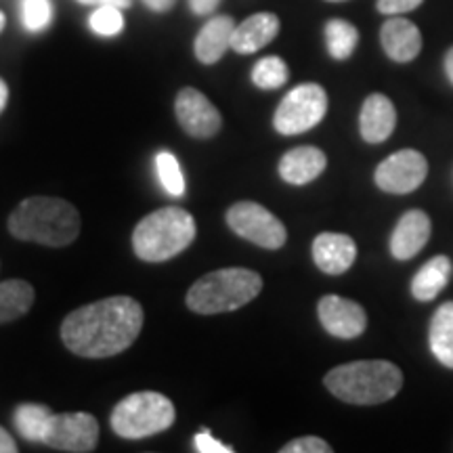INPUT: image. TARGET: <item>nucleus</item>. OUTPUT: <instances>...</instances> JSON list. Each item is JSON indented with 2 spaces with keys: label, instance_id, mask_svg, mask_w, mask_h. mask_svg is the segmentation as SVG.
<instances>
[{
  "label": "nucleus",
  "instance_id": "19",
  "mask_svg": "<svg viewBox=\"0 0 453 453\" xmlns=\"http://www.w3.org/2000/svg\"><path fill=\"white\" fill-rule=\"evenodd\" d=\"M235 21L229 15H219L212 17L206 26L202 27L200 34L196 36L194 50L196 57L202 64L212 65L217 64L226 53V49H231V38H234Z\"/></svg>",
  "mask_w": 453,
  "mask_h": 453
},
{
  "label": "nucleus",
  "instance_id": "37",
  "mask_svg": "<svg viewBox=\"0 0 453 453\" xmlns=\"http://www.w3.org/2000/svg\"><path fill=\"white\" fill-rule=\"evenodd\" d=\"M445 73L449 78V82L453 84V47L445 53Z\"/></svg>",
  "mask_w": 453,
  "mask_h": 453
},
{
  "label": "nucleus",
  "instance_id": "8",
  "mask_svg": "<svg viewBox=\"0 0 453 453\" xmlns=\"http://www.w3.org/2000/svg\"><path fill=\"white\" fill-rule=\"evenodd\" d=\"M231 231L267 250H280L288 240V231L273 212L257 202H240L226 211Z\"/></svg>",
  "mask_w": 453,
  "mask_h": 453
},
{
  "label": "nucleus",
  "instance_id": "32",
  "mask_svg": "<svg viewBox=\"0 0 453 453\" xmlns=\"http://www.w3.org/2000/svg\"><path fill=\"white\" fill-rule=\"evenodd\" d=\"M220 0H189V9L196 15H211L219 7Z\"/></svg>",
  "mask_w": 453,
  "mask_h": 453
},
{
  "label": "nucleus",
  "instance_id": "4",
  "mask_svg": "<svg viewBox=\"0 0 453 453\" xmlns=\"http://www.w3.org/2000/svg\"><path fill=\"white\" fill-rule=\"evenodd\" d=\"M196 220L183 208H160L147 214L133 231V250L145 263L179 257L196 240Z\"/></svg>",
  "mask_w": 453,
  "mask_h": 453
},
{
  "label": "nucleus",
  "instance_id": "9",
  "mask_svg": "<svg viewBox=\"0 0 453 453\" xmlns=\"http://www.w3.org/2000/svg\"><path fill=\"white\" fill-rule=\"evenodd\" d=\"M428 177V160L418 150H401L378 164L373 180L382 191L405 196L416 191Z\"/></svg>",
  "mask_w": 453,
  "mask_h": 453
},
{
  "label": "nucleus",
  "instance_id": "28",
  "mask_svg": "<svg viewBox=\"0 0 453 453\" xmlns=\"http://www.w3.org/2000/svg\"><path fill=\"white\" fill-rule=\"evenodd\" d=\"M124 27V17L118 7H99L90 15V30L99 36H116Z\"/></svg>",
  "mask_w": 453,
  "mask_h": 453
},
{
  "label": "nucleus",
  "instance_id": "24",
  "mask_svg": "<svg viewBox=\"0 0 453 453\" xmlns=\"http://www.w3.org/2000/svg\"><path fill=\"white\" fill-rule=\"evenodd\" d=\"M359 42V30L344 19H330L326 24V47L336 61L349 59Z\"/></svg>",
  "mask_w": 453,
  "mask_h": 453
},
{
  "label": "nucleus",
  "instance_id": "36",
  "mask_svg": "<svg viewBox=\"0 0 453 453\" xmlns=\"http://www.w3.org/2000/svg\"><path fill=\"white\" fill-rule=\"evenodd\" d=\"M7 101H9V87L7 82L0 78V113H3L4 107H7Z\"/></svg>",
  "mask_w": 453,
  "mask_h": 453
},
{
  "label": "nucleus",
  "instance_id": "35",
  "mask_svg": "<svg viewBox=\"0 0 453 453\" xmlns=\"http://www.w3.org/2000/svg\"><path fill=\"white\" fill-rule=\"evenodd\" d=\"M143 3L151 11H156V13H166V11L174 7V3H177V0H143Z\"/></svg>",
  "mask_w": 453,
  "mask_h": 453
},
{
  "label": "nucleus",
  "instance_id": "3",
  "mask_svg": "<svg viewBox=\"0 0 453 453\" xmlns=\"http://www.w3.org/2000/svg\"><path fill=\"white\" fill-rule=\"evenodd\" d=\"M326 388L350 405H380L403 388V372L384 359H361L326 373Z\"/></svg>",
  "mask_w": 453,
  "mask_h": 453
},
{
  "label": "nucleus",
  "instance_id": "39",
  "mask_svg": "<svg viewBox=\"0 0 453 453\" xmlns=\"http://www.w3.org/2000/svg\"><path fill=\"white\" fill-rule=\"evenodd\" d=\"M327 3H344V0H327Z\"/></svg>",
  "mask_w": 453,
  "mask_h": 453
},
{
  "label": "nucleus",
  "instance_id": "18",
  "mask_svg": "<svg viewBox=\"0 0 453 453\" xmlns=\"http://www.w3.org/2000/svg\"><path fill=\"white\" fill-rule=\"evenodd\" d=\"M327 157L321 150L311 145L294 147L280 160V177L290 185H307L324 173Z\"/></svg>",
  "mask_w": 453,
  "mask_h": 453
},
{
  "label": "nucleus",
  "instance_id": "20",
  "mask_svg": "<svg viewBox=\"0 0 453 453\" xmlns=\"http://www.w3.org/2000/svg\"><path fill=\"white\" fill-rule=\"evenodd\" d=\"M453 277V265L445 254L433 257L422 265L411 280V296L420 303H430L445 290Z\"/></svg>",
  "mask_w": 453,
  "mask_h": 453
},
{
  "label": "nucleus",
  "instance_id": "31",
  "mask_svg": "<svg viewBox=\"0 0 453 453\" xmlns=\"http://www.w3.org/2000/svg\"><path fill=\"white\" fill-rule=\"evenodd\" d=\"M194 445H196V451L200 453H231L234 449L231 447H226L220 443L212 437L211 433H200L197 437L194 439Z\"/></svg>",
  "mask_w": 453,
  "mask_h": 453
},
{
  "label": "nucleus",
  "instance_id": "38",
  "mask_svg": "<svg viewBox=\"0 0 453 453\" xmlns=\"http://www.w3.org/2000/svg\"><path fill=\"white\" fill-rule=\"evenodd\" d=\"M4 24H7V17H4V13H3V11H0V32H3V27H4Z\"/></svg>",
  "mask_w": 453,
  "mask_h": 453
},
{
  "label": "nucleus",
  "instance_id": "15",
  "mask_svg": "<svg viewBox=\"0 0 453 453\" xmlns=\"http://www.w3.org/2000/svg\"><path fill=\"white\" fill-rule=\"evenodd\" d=\"M357 258V243L344 234H319L313 242V260L317 269L326 275H342L353 267Z\"/></svg>",
  "mask_w": 453,
  "mask_h": 453
},
{
  "label": "nucleus",
  "instance_id": "30",
  "mask_svg": "<svg viewBox=\"0 0 453 453\" xmlns=\"http://www.w3.org/2000/svg\"><path fill=\"white\" fill-rule=\"evenodd\" d=\"M424 0H376V9L380 11L382 15H403L410 13V11H416Z\"/></svg>",
  "mask_w": 453,
  "mask_h": 453
},
{
  "label": "nucleus",
  "instance_id": "6",
  "mask_svg": "<svg viewBox=\"0 0 453 453\" xmlns=\"http://www.w3.org/2000/svg\"><path fill=\"white\" fill-rule=\"evenodd\" d=\"M177 411L173 401L162 393L143 390L133 393L113 407L110 424L122 439H145L164 433L174 424Z\"/></svg>",
  "mask_w": 453,
  "mask_h": 453
},
{
  "label": "nucleus",
  "instance_id": "7",
  "mask_svg": "<svg viewBox=\"0 0 453 453\" xmlns=\"http://www.w3.org/2000/svg\"><path fill=\"white\" fill-rule=\"evenodd\" d=\"M327 93L324 87L315 82L300 84L292 88L281 104L277 105L273 116V127L280 134L294 137L317 127L326 118Z\"/></svg>",
  "mask_w": 453,
  "mask_h": 453
},
{
  "label": "nucleus",
  "instance_id": "25",
  "mask_svg": "<svg viewBox=\"0 0 453 453\" xmlns=\"http://www.w3.org/2000/svg\"><path fill=\"white\" fill-rule=\"evenodd\" d=\"M288 76H290V72H288L286 61L275 55L263 57V59L257 61V65L252 67V82L263 90L281 88L283 84L288 82Z\"/></svg>",
  "mask_w": 453,
  "mask_h": 453
},
{
  "label": "nucleus",
  "instance_id": "16",
  "mask_svg": "<svg viewBox=\"0 0 453 453\" xmlns=\"http://www.w3.org/2000/svg\"><path fill=\"white\" fill-rule=\"evenodd\" d=\"M396 127V110L387 95L373 93L364 101L359 113V133L365 143H384Z\"/></svg>",
  "mask_w": 453,
  "mask_h": 453
},
{
  "label": "nucleus",
  "instance_id": "17",
  "mask_svg": "<svg viewBox=\"0 0 453 453\" xmlns=\"http://www.w3.org/2000/svg\"><path fill=\"white\" fill-rule=\"evenodd\" d=\"M280 34V17L275 13H257L235 26L231 49L240 55H252L273 42Z\"/></svg>",
  "mask_w": 453,
  "mask_h": 453
},
{
  "label": "nucleus",
  "instance_id": "5",
  "mask_svg": "<svg viewBox=\"0 0 453 453\" xmlns=\"http://www.w3.org/2000/svg\"><path fill=\"white\" fill-rule=\"evenodd\" d=\"M263 290V277L250 269H220L203 275L187 292V307L197 315L231 313L252 303Z\"/></svg>",
  "mask_w": 453,
  "mask_h": 453
},
{
  "label": "nucleus",
  "instance_id": "26",
  "mask_svg": "<svg viewBox=\"0 0 453 453\" xmlns=\"http://www.w3.org/2000/svg\"><path fill=\"white\" fill-rule=\"evenodd\" d=\"M156 168H157V177H160V183L164 189H166L168 196L179 197L185 194V177L177 157L168 154V151H160L156 157Z\"/></svg>",
  "mask_w": 453,
  "mask_h": 453
},
{
  "label": "nucleus",
  "instance_id": "11",
  "mask_svg": "<svg viewBox=\"0 0 453 453\" xmlns=\"http://www.w3.org/2000/svg\"><path fill=\"white\" fill-rule=\"evenodd\" d=\"M174 113L187 134L194 139H212L223 127V118L206 95L187 87L177 95Z\"/></svg>",
  "mask_w": 453,
  "mask_h": 453
},
{
  "label": "nucleus",
  "instance_id": "13",
  "mask_svg": "<svg viewBox=\"0 0 453 453\" xmlns=\"http://www.w3.org/2000/svg\"><path fill=\"white\" fill-rule=\"evenodd\" d=\"M433 234V223L424 211H407L390 235V254L396 260H410L424 250Z\"/></svg>",
  "mask_w": 453,
  "mask_h": 453
},
{
  "label": "nucleus",
  "instance_id": "14",
  "mask_svg": "<svg viewBox=\"0 0 453 453\" xmlns=\"http://www.w3.org/2000/svg\"><path fill=\"white\" fill-rule=\"evenodd\" d=\"M380 44L388 59L396 61V64H410L422 50V32L413 21L401 15H393L388 21H384Z\"/></svg>",
  "mask_w": 453,
  "mask_h": 453
},
{
  "label": "nucleus",
  "instance_id": "1",
  "mask_svg": "<svg viewBox=\"0 0 453 453\" xmlns=\"http://www.w3.org/2000/svg\"><path fill=\"white\" fill-rule=\"evenodd\" d=\"M143 309L130 296H111L72 311L61 324V340L73 355L107 359L120 355L139 336Z\"/></svg>",
  "mask_w": 453,
  "mask_h": 453
},
{
  "label": "nucleus",
  "instance_id": "21",
  "mask_svg": "<svg viewBox=\"0 0 453 453\" xmlns=\"http://www.w3.org/2000/svg\"><path fill=\"white\" fill-rule=\"evenodd\" d=\"M430 353L441 365L453 370V300L441 304L430 319Z\"/></svg>",
  "mask_w": 453,
  "mask_h": 453
},
{
  "label": "nucleus",
  "instance_id": "27",
  "mask_svg": "<svg viewBox=\"0 0 453 453\" xmlns=\"http://www.w3.org/2000/svg\"><path fill=\"white\" fill-rule=\"evenodd\" d=\"M53 9L49 0H24L21 4V19L30 32H41L50 24Z\"/></svg>",
  "mask_w": 453,
  "mask_h": 453
},
{
  "label": "nucleus",
  "instance_id": "29",
  "mask_svg": "<svg viewBox=\"0 0 453 453\" xmlns=\"http://www.w3.org/2000/svg\"><path fill=\"white\" fill-rule=\"evenodd\" d=\"M281 453H332V447L319 437H300L283 445Z\"/></svg>",
  "mask_w": 453,
  "mask_h": 453
},
{
  "label": "nucleus",
  "instance_id": "23",
  "mask_svg": "<svg viewBox=\"0 0 453 453\" xmlns=\"http://www.w3.org/2000/svg\"><path fill=\"white\" fill-rule=\"evenodd\" d=\"M53 416L55 413H50L49 407L36 405V403H24L15 410L13 424L26 441H32V443H44V441H47Z\"/></svg>",
  "mask_w": 453,
  "mask_h": 453
},
{
  "label": "nucleus",
  "instance_id": "22",
  "mask_svg": "<svg viewBox=\"0 0 453 453\" xmlns=\"http://www.w3.org/2000/svg\"><path fill=\"white\" fill-rule=\"evenodd\" d=\"M34 304V288L24 280L0 283V324L24 317Z\"/></svg>",
  "mask_w": 453,
  "mask_h": 453
},
{
  "label": "nucleus",
  "instance_id": "12",
  "mask_svg": "<svg viewBox=\"0 0 453 453\" xmlns=\"http://www.w3.org/2000/svg\"><path fill=\"white\" fill-rule=\"evenodd\" d=\"M317 315H319L324 330L334 338L355 340L365 332L367 313L355 300L327 294L317 304Z\"/></svg>",
  "mask_w": 453,
  "mask_h": 453
},
{
  "label": "nucleus",
  "instance_id": "2",
  "mask_svg": "<svg viewBox=\"0 0 453 453\" xmlns=\"http://www.w3.org/2000/svg\"><path fill=\"white\" fill-rule=\"evenodd\" d=\"M9 231L21 242L64 248L81 235V214L61 197H27L11 214Z\"/></svg>",
  "mask_w": 453,
  "mask_h": 453
},
{
  "label": "nucleus",
  "instance_id": "34",
  "mask_svg": "<svg viewBox=\"0 0 453 453\" xmlns=\"http://www.w3.org/2000/svg\"><path fill=\"white\" fill-rule=\"evenodd\" d=\"M17 445L11 434L7 433V428L0 426V453H15Z\"/></svg>",
  "mask_w": 453,
  "mask_h": 453
},
{
  "label": "nucleus",
  "instance_id": "10",
  "mask_svg": "<svg viewBox=\"0 0 453 453\" xmlns=\"http://www.w3.org/2000/svg\"><path fill=\"white\" fill-rule=\"evenodd\" d=\"M99 441V424L90 413H55L44 445L53 449L84 453L93 451Z\"/></svg>",
  "mask_w": 453,
  "mask_h": 453
},
{
  "label": "nucleus",
  "instance_id": "33",
  "mask_svg": "<svg viewBox=\"0 0 453 453\" xmlns=\"http://www.w3.org/2000/svg\"><path fill=\"white\" fill-rule=\"evenodd\" d=\"M82 4H97V7H118V9H127L130 7V0H78Z\"/></svg>",
  "mask_w": 453,
  "mask_h": 453
}]
</instances>
